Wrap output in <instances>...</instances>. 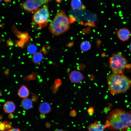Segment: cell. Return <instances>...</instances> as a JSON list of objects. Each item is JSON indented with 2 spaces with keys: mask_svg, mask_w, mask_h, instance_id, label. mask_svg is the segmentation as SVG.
<instances>
[{
  "mask_svg": "<svg viewBox=\"0 0 131 131\" xmlns=\"http://www.w3.org/2000/svg\"><path fill=\"white\" fill-rule=\"evenodd\" d=\"M69 77L72 82L75 83H80L84 79V77L80 71L76 70L71 72Z\"/></svg>",
  "mask_w": 131,
  "mask_h": 131,
  "instance_id": "7",
  "label": "cell"
},
{
  "mask_svg": "<svg viewBox=\"0 0 131 131\" xmlns=\"http://www.w3.org/2000/svg\"><path fill=\"white\" fill-rule=\"evenodd\" d=\"M47 0L48 1H50V0Z\"/></svg>",
  "mask_w": 131,
  "mask_h": 131,
  "instance_id": "29",
  "label": "cell"
},
{
  "mask_svg": "<svg viewBox=\"0 0 131 131\" xmlns=\"http://www.w3.org/2000/svg\"><path fill=\"white\" fill-rule=\"evenodd\" d=\"M106 128L107 126L106 125L98 123L97 120L94 123L90 124L87 127L89 131H104Z\"/></svg>",
  "mask_w": 131,
  "mask_h": 131,
  "instance_id": "9",
  "label": "cell"
},
{
  "mask_svg": "<svg viewBox=\"0 0 131 131\" xmlns=\"http://www.w3.org/2000/svg\"><path fill=\"white\" fill-rule=\"evenodd\" d=\"M38 98V96L35 94H33L31 100L32 102H34L36 101Z\"/></svg>",
  "mask_w": 131,
  "mask_h": 131,
  "instance_id": "21",
  "label": "cell"
},
{
  "mask_svg": "<svg viewBox=\"0 0 131 131\" xmlns=\"http://www.w3.org/2000/svg\"><path fill=\"white\" fill-rule=\"evenodd\" d=\"M43 57L41 53L38 52L35 53L33 55L32 60L33 62L35 64H38L41 61Z\"/></svg>",
  "mask_w": 131,
  "mask_h": 131,
  "instance_id": "15",
  "label": "cell"
},
{
  "mask_svg": "<svg viewBox=\"0 0 131 131\" xmlns=\"http://www.w3.org/2000/svg\"><path fill=\"white\" fill-rule=\"evenodd\" d=\"M71 6L74 9H78L82 8V3L81 0H72Z\"/></svg>",
  "mask_w": 131,
  "mask_h": 131,
  "instance_id": "14",
  "label": "cell"
},
{
  "mask_svg": "<svg viewBox=\"0 0 131 131\" xmlns=\"http://www.w3.org/2000/svg\"><path fill=\"white\" fill-rule=\"evenodd\" d=\"M38 76V74L37 73L33 72L31 74L28 75L23 79L27 81L34 80L37 79Z\"/></svg>",
  "mask_w": 131,
  "mask_h": 131,
  "instance_id": "17",
  "label": "cell"
},
{
  "mask_svg": "<svg viewBox=\"0 0 131 131\" xmlns=\"http://www.w3.org/2000/svg\"><path fill=\"white\" fill-rule=\"evenodd\" d=\"M70 22L68 17L63 10L57 13L50 23L49 29L53 34L58 35L67 31L69 29Z\"/></svg>",
  "mask_w": 131,
  "mask_h": 131,
  "instance_id": "3",
  "label": "cell"
},
{
  "mask_svg": "<svg viewBox=\"0 0 131 131\" xmlns=\"http://www.w3.org/2000/svg\"><path fill=\"white\" fill-rule=\"evenodd\" d=\"M21 105L24 109L28 110L32 107V101L29 98H24L21 101Z\"/></svg>",
  "mask_w": 131,
  "mask_h": 131,
  "instance_id": "13",
  "label": "cell"
},
{
  "mask_svg": "<svg viewBox=\"0 0 131 131\" xmlns=\"http://www.w3.org/2000/svg\"><path fill=\"white\" fill-rule=\"evenodd\" d=\"M7 131H20L19 129L17 128H13Z\"/></svg>",
  "mask_w": 131,
  "mask_h": 131,
  "instance_id": "25",
  "label": "cell"
},
{
  "mask_svg": "<svg viewBox=\"0 0 131 131\" xmlns=\"http://www.w3.org/2000/svg\"><path fill=\"white\" fill-rule=\"evenodd\" d=\"M40 113L42 114H46L49 113L51 110L50 104L47 102H44L41 103L39 108Z\"/></svg>",
  "mask_w": 131,
  "mask_h": 131,
  "instance_id": "10",
  "label": "cell"
},
{
  "mask_svg": "<svg viewBox=\"0 0 131 131\" xmlns=\"http://www.w3.org/2000/svg\"><path fill=\"white\" fill-rule=\"evenodd\" d=\"M2 0H0V1H1Z\"/></svg>",
  "mask_w": 131,
  "mask_h": 131,
  "instance_id": "30",
  "label": "cell"
},
{
  "mask_svg": "<svg viewBox=\"0 0 131 131\" xmlns=\"http://www.w3.org/2000/svg\"><path fill=\"white\" fill-rule=\"evenodd\" d=\"M87 112L90 114H92L94 112V109L93 107H90L87 110Z\"/></svg>",
  "mask_w": 131,
  "mask_h": 131,
  "instance_id": "22",
  "label": "cell"
},
{
  "mask_svg": "<svg viewBox=\"0 0 131 131\" xmlns=\"http://www.w3.org/2000/svg\"><path fill=\"white\" fill-rule=\"evenodd\" d=\"M91 45L90 42L87 41H85L82 42L80 45L81 50L83 51H86L90 49Z\"/></svg>",
  "mask_w": 131,
  "mask_h": 131,
  "instance_id": "16",
  "label": "cell"
},
{
  "mask_svg": "<svg viewBox=\"0 0 131 131\" xmlns=\"http://www.w3.org/2000/svg\"><path fill=\"white\" fill-rule=\"evenodd\" d=\"M8 71H6L5 72V73L6 74H8Z\"/></svg>",
  "mask_w": 131,
  "mask_h": 131,
  "instance_id": "28",
  "label": "cell"
},
{
  "mask_svg": "<svg viewBox=\"0 0 131 131\" xmlns=\"http://www.w3.org/2000/svg\"><path fill=\"white\" fill-rule=\"evenodd\" d=\"M58 87H57L54 84L52 87V89L53 92L54 93H56L58 89Z\"/></svg>",
  "mask_w": 131,
  "mask_h": 131,
  "instance_id": "24",
  "label": "cell"
},
{
  "mask_svg": "<svg viewBox=\"0 0 131 131\" xmlns=\"http://www.w3.org/2000/svg\"><path fill=\"white\" fill-rule=\"evenodd\" d=\"M76 112L75 110H73L70 111V115L72 117H74L76 116Z\"/></svg>",
  "mask_w": 131,
  "mask_h": 131,
  "instance_id": "23",
  "label": "cell"
},
{
  "mask_svg": "<svg viewBox=\"0 0 131 131\" xmlns=\"http://www.w3.org/2000/svg\"><path fill=\"white\" fill-rule=\"evenodd\" d=\"M7 122L0 123V131H7L6 124Z\"/></svg>",
  "mask_w": 131,
  "mask_h": 131,
  "instance_id": "19",
  "label": "cell"
},
{
  "mask_svg": "<svg viewBox=\"0 0 131 131\" xmlns=\"http://www.w3.org/2000/svg\"><path fill=\"white\" fill-rule=\"evenodd\" d=\"M109 88L111 94H117L125 92L130 88L131 80L123 74L113 73L107 78Z\"/></svg>",
  "mask_w": 131,
  "mask_h": 131,
  "instance_id": "2",
  "label": "cell"
},
{
  "mask_svg": "<svg viewBox=\"0 0 131 131\" xmlns=\"http://www.w3.org/2000/svg\"><path fill=\"white\" fill-rule=\"evenodd\" d=\"M105 125L111 131H126L131 127V110H113L107 116Z\"/></svg>",
  "mask_w": 131,
  "mask_h": 131,
  "instance_id": "1",
  "label": "cell"
},
{
  "mask_svg": "<svg viewBox=\"0 0 131 131\" xmlns=\"http://www.w3.org/2000/svg\"><path fill=\"white\" fill-rule=\"evenodd\" d=\"M55 131H64L62 129H59V130H57Z\"/></svg>",
  "mask_w": 131,
  "mask_h": 131,
  "instance_id": "27",
  "label": "cell"
},
{
  "mask_svg": "<svg viewBox=\"0 0 131 131\" xmlns=\"http://www.w3.org/2000/svg\"><path fill=\"white\" fill-rule=\"evenodd\" d=\"M129 49L130 51L131 52V43L129 45Z\"/></svg>",
  "mask_w": 131,
  "mask_h": 131,
  "instance_id": "26",
  "label": "cell"
},
{
  "mask_svg": "<svg viewBox=\"0 0 131 131\" xmlns=\"http://www.w3.org/2000/svg\"><path fill=\"white\" fill-rule=\"evenodd\" d=\"M117 35L119 39L123 41L128 40L130 35V32L127 28H121L119 29L117 32Z\"/></svg>",
  "mask_w": 131,
  "mask_h": 131,
  "instance_id": "8",
  "label": "cell"
},
{
  "mask_svg": "<svg viewBox=\"0 0 131 131\" xmlns=\"http://www.w3.org/2000/svg\"><path fill=\"white\" fill-rule=\"evenodd\" d=\"M48 2L47 0H26L21 7L25 10L34 14Z\"/></svg>",
  "mask_w": 131,
  "mask_h": 131,
  "instance_id": "5",
  "label": "cell"
},
{
  "mask_svg": "<svg viewBox=\"0 0 131 131\" xmlns=\"http://www.w3.org/2000/svg\"><path fill=\"white\" fill-rule=\"evenodd\" d=\"M18 94L20 98H27L29 94V91L28 88L25 85H22L19 89Z\"/></svg>",
  "mask_w": 131,
  "mask_h": 131,
  "instance_id": "12",
  "label": "cell"
},
{
  "mask_svg": "<svg viewBox=\"0 0 131 131\" xmlns=\"http://www.w3.org/2000/svg\"><path fill=\"white\" fill-rule=\"evenodd\" d=\"M16 108L15 106L12 102L8 101L6 102L3 106V109L5 112L7 113L13 112Z\"/></svg>",
  "mask_w": 131,
  "mask_h": 131,
  "instance_id": "11",
  "label": "cell"
},
{
  "mask_svg": "<svg viewBox=\"0 0 131 131\" xmlns=\"http://www.w3.org/2000/svg\"><path fill=\"white\" fill-rule=\"evenodd\" d=\"M109 63L113 73L123 74L127 61L122 53L119 52L112 54L109 58Z\"/></svg>",
  "mask_w": 131,
  "mask_h": 131,
  "instance_id": "4",
  "label": "cell"
},
{
  "mask_svg": "<svg viewBox=\"0 0 131 131\" xmlns=\"http://www.w3.org/2000/svg\"><path fill=\"white\" fill-rule=\"evenodd\" d=\"M49 16L48 7L45 5L34 14L33 19L36 24L41 25L47 23Z\"/></svg>",
  "mask_w": 131,
  "mask_h": 131,
  "instance_id": "6",
  "label": "cell"
},
{
  "mask_svg": "<svg viewBox=\"0 0 131 131\" xmlns=\"http://www.w3.org/2000/svg\"><path fill=\"white\" fill-rule=\"evenodd\" d=\"M27 49L29 53L33 54L37 50V48L35 45L31 44L28 47Z\"/></svg>",
  "mask_w": 131,
  "mask_h": 131,
  "instance_id": "18",
  "label": "cell"
},
{
  "mask_svg": "<svg viewBox=\"0 0 131 131\" xmlns=\"http://www.w3.org/2000/svg\"><path fill=\"white\" fill-rule=\"evenodd\" d=\"M54 84L57 87H58L62 84V81L60 79H57L55 81Z\"/></svg>",
  "mask_w": 131,
  "mask_h": 131,
  "instance_id": "20",
  "label": "cell"
}]
</instances>
